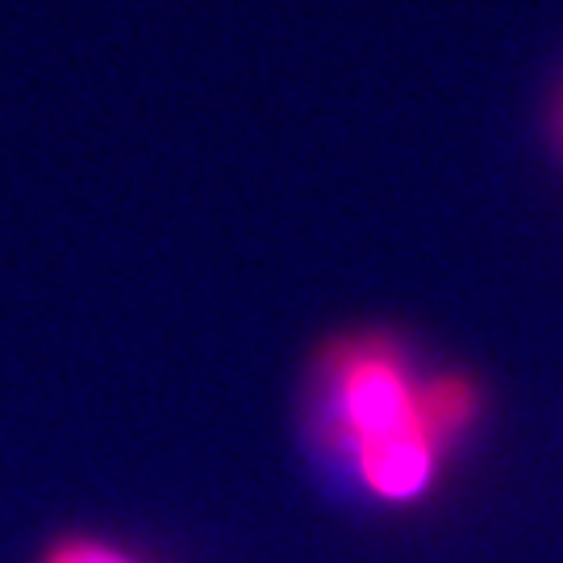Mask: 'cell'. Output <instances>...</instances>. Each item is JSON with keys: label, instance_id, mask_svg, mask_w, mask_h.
Masks as SVG:
<instances>
[{"label": "cell", "instance_id": "obj_1", "mask_svg": "<svg viewBox=\"0 0 563 563\" xmlns=\"http://www.w3.org/2000/svg\"><path fill=\"white\" fill-rule=\"evenodd\" d=\"M418 393L401 360L384 346H360L339 363V418L355 446L418 430Z\"/></svg>", "mask_w": 563, "mask_h": 563}, {"label": "cell", "instance_id": "obj_2", "mask_svg": "<svg viewBox=\"0 0 563 563\" xmlns=\"http://www.w3.org/2000/svg\"><path fill=\"white\" fill-rule=\"evenodd\" d=\"M355 463H360L363 484L384 497V501H413L426 493V484L434 481V463H439V443L418 430H405L393 439H376V443L355 446Z\"/></svg>", "mask_w": 563, "mask_h": 563}, {"label": "cell", "instance_id": "obj_3", "mask_svg": "<svg viewBox=\"0 0 563 563\" xmlns=\"http://www.w3.org/2000/svg\"><path fill=\"white\" fill-rule=\"evenodd\" d=\"M418 413H422V430L443 446L451 434H460L463 426L476 413V393L467 380H434L418 393Z\"/></svg>", "mask_w": 563, "mask_h": 563}, {"label": "cell", "instance_id": "obj_4", "mask_svg": "<svg viewBox=\"0 0 563 563\" xmlns=\"http://www.w3.org/2000/svg\"><path fill=\"white\" fill-rule=\"evenodd\" d=\"M42 563H139L134 555L118 551L113 543H101V539H63L55 543Z\"/></svg>", "mask_w": 563, "mask_h": 563}]
</instances>
